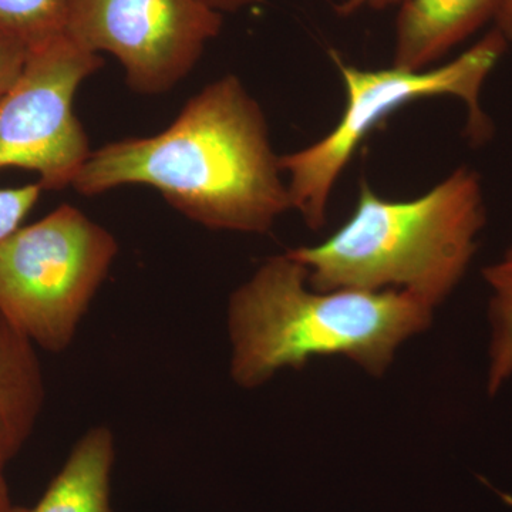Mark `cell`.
<instances>
[{
  "label": "cell",
  "instance_id": "obj_5",
  "mask_svg": "<svg viewBox=\"0 0 512 512\" xmlns=\"http://www.w3.org/2000/svg\"><path fill=\"white\" fill-rule=\"evenodd\" d=\"M117 254L110 231L60 205L0 245V313L36 346L63 352Z\"/></svg>",
  "mask_w": 512,
  "mask_h": 512
},
{
  "label": "cell",
  "instance_id": "obj_13",
  "mask_svg": "<svg viewBox=\"0 0 512 512\" xmlns=\"http://www.w3.org/2000/svg\"><path fill=\"white\" fill-rule=\"evenodd\" d=\"M45 191L39 183L0 188V245L18 231Z\"/></svg>",
  "mask_w": 512,
  "mask_h": 512
},
{
  "label": "cell",
  "instance_id": "obj_15",
  "mask_svg": "<svg viewBox=\"0 0 512 512\" xmlns=\"http://www.w3.org/2000/svg\"><path fill=\"white\" fill-rule=\"evenodd\" d=\"M404 0H343L336 6V12L340 16H352L360 10H383L400 6Z\"/></svg>",
  "mask_w": 512,
  "mask_h": 512
},
{
  "label": "cell",
  "instance_id": "obj_17",
  "mask_svg": "<svg viewBox=\"0 0 512 512\" xmlns=\"http://www.w3.org/2000/svg\"><path fill=\"white\" fill-rule=\"evenodd\" d=\"M494 28L498 30L507 39V42L512 43V0H504L497 18L494 20Z\"/></svg>",
  "mask_w": 512,
  "mask_h": 512
},
{
  "label": "cell",
  "instance_id": "obj_4",
  "mask_svg": "<svg viewBox=\"0 0 512 512\" xmlns=\"http://www.w3.org/2000/svg\"><path fill=\"white\" fill-rule=\"evenodd\" d=\"M497 29L456 59L424 70L359 69L333 55L346 89V107L335 127L311 146L279 157L288 174L292 210L311 229L325 225L330 195L340 174L367 134L394 111L427 97H456L467 111L466 134L473 144L493 136V124L481 106L484 84L507 52Z\"/></svg>",
  "mask_w": 512,
  "mask_h": 512
},
{
  "label": "cell",
  "instance_id": "obj_10",
  "mask_svg": "<svg viewBox=\"0 0 512 512\" xmlns=\"http://www.w3.org/2000/svg\"><path fill=\"white\" fill-rule=\"evenodd\" d=\"M114 458L113 431L106 426L93 427L77 441L35 507L22 512H113L110 483Z\"/></svg>",
  "mask_w": 512,
  "mask_h": 512
},
{
  "label": "cell",
  "instance_id": "obj_3",
  "mask_svg": "<svg viewBox=\"0 0 512 512\" xmlns=\"http://www.w3.org/2000/svg\"><path fill=\"white\" fill-rule=\"evenodd\" d=\"M485 220L483 183L468 167L409 201L384 200L362 180L352 217L332 237L286 254L315 291L394 286L439 306L467 274Z\"/></svg>",
  "mask_w": 512,
  "mask_h": 512
},
{
  "label": "cell",
  "instance_id": "obj_16",
  "mask_svg": "<svg viewBox=\"0 0 512 512\" xmlns=\"http://www.w3.org/2000/svg\"><path fill=\"white\" fill-rule=\"evenodd\" d=\"M204 2L224 15V13H235L252 8V6L259 5L262 0H204Z\"/></svg>",
  "mask_w": 512,
  "mask_h": 512
},
{
  "label": "cell",
  "instance_id": "obj_11",
  "mask_svg": "<svg viewBox=\"0 0 512 512\" xmlns=\"http://www.w3.org/2000/svg\"><path fill=\"white\" fill-rule=\"evenodd\" d=\"M484 279L491 291L487 390L494 396L512 379V245L484 269Z\"/></svg>",
  "mask_w": 512,
  "mask_h": 512
},
{
  "label": "cell",
  "instance_id": "obj_12",
  "mask_svg": "<svg viewBox=\"0 0 512 512\" xmlns=\"http://www.w3.org/2000/svg\"><path fill=\"white\" fill-rule=\"evenodd\" d=\"M67 0H0V30L26 46L63 32Z\"/></svg>",
  "mask_w": 512,
  "mask_h": 512
},
{
  "label": "cell",
  "instance_id": "obj_6",
  "mask_svg": "<svg viewBox=\"0 0 512 512\" xmlns=\"http://www.w3.org/2000/svg\"><path fill=\"white\" fill-rule=\"evenodd\" d=\"M103 64L64 32L29 47L18 80L0 96V170L33 171L47 191L72 187L92 153L74 97Z\"/></svg>",
  "mask_w": 512,
  "mask_h": 512
},
{
  "label": "cell",
  "instance_id": "obj_8",
  "mask_svg": "<svg viewBox=\"0 0 512 512\" xmlns=\"http://www.w3.org/2000/svg\"><path fill=\"white\" fill-rule=\"evenodd\" d=\"M504 0H404L396 20L393 66L430 69L431 64L495 20Z\"/></svg>",
  "mask_w": 512,
  "mask_h": 512
},
{
  "label": "cell",
  "instance_id": "obj_18",
  "mask_svg": "<svg viewBox=\"0 0 512 512\" xmlns=\"http://www.w3.org/2000/svg\"><path fill=\"white\" fill-rule=\"evenodd\" d=\"M5 464V461L0 458V512H22L23 508L16 507L10 500L8 484L3 476Z\"/></svg>",
  "mask_w": 512,
  "mask_h": 512
},
{
  "label": "cell",
  "instance_id": "obj_14",
  "mask_svg": "<svg viewBox=\"0 0 512 512\" xmlns=\"http://www.w3.org/2000/svg\"><path fill=\"white\" fill-rule=\"evenodd\" d=\"M29 47L16 37L0 30V96L8 92L10 87L25 67Z\"/></svg>",
  "mask_w": 512,
  "mask_h": 512
},
{
  "label": "cell",
  "instance_id": "obj_2",
  "mask_svg": "<svg viewBox=\"0 0 512 512\" xmlns=\"http://www.w3.org/2000/svg\"><path fill=\"white\" fill-rule=\"evenodd\" d=\"M436 308L404 289L315 291L301 262L272 256L229 298L232 379L255 389L316 356H346L382 376L399 346L429 328Z\"/></svg>",
  "mask_w": 512,
  "mask_h": 512
},
{
  "label": "cell",
  "instance_id": "obj_9",
  "mask_svg": "<svg viewBox=\"0 0 512 512\" xmlns=\"http://www.w3.org/2000/svg\"><path fill=\"white\" fill-rule=\"evenodd\" d=\"M35 343L0 313V458L18 456L45 404L46 387Z\"/></svg>",
  "mask_w": 512,
  "mask_h": 512
},
{
  "label": "cell",
  "instance_id": "obj_7",
  "mask_svg": "<svg viewBox=\"0 0 512 512\" xmlns=\"http://www.w3.org/2000/svg\"><path fill=\"white\" fill-rule=\"evenodd\" d=\"M224 16L204 0H67L63 32L119 60L133 92L173 90L220 35Z\"/></svg>",
  "mask_w": 512,
  "mask_h": 512
},
{
  "label": "cell",
  "instance_id": "obj_1",
  "mask_svg": "<svg viewBox=\"0 0 512 512\" xmlns=\"http://www.w3.org/2000/svg\"><path fill=\"white\" fill-rule=\"evenodd\" d=\"M281 173L264 111L227 74L188 100L161 133L92 151L72 187L93 197L146 185L202 227L266 234L292 210Z\"/></svg>",
  "mask_w": 512,
  "mask_h": 512
}]
</instances>
